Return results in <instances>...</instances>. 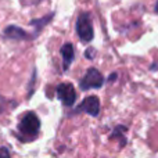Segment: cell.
<instances>
[{"mask_svg":"<svg viewBox=\"0 0 158 158\" xmlns=\"http://www.w3.org/2000/svg\"><path fill=\"white\" fill-rule=\"evenodd\" d=\"M39 132H40V119L38 115L32 111L22 114L15 132V136L19 139V142H32L38 137Z\"/></svg>","mask_w":158,"mask_h":158,"instance_id":"obj_1","label":"cell"},{"mask_svg":"<svg viewBox=\"0 0 158 158\" xmlns=\"http://www.w3.org/2000/svg\"><path fill=\"white\" fill-rule=\"evenodd\" d=\"M77 33L83 43H89L94 38V31H93L92 15L86 11L81 13L77 19Z\"/></svg>","mask_w":158,"mask_h":158,"instance_id":"obj_2","label":"cell"},{"mask_svg":"<svg viewBox=\"0 0 158 158\" xmlns=\"http://www.w3.org/2000/svg\"><path fill=\"white\" fill-rule=\"evenodd\" d=\"M104 85V77L97 68H89L83 78L79 82V87L82 90H90V89H100Z\"/></svg>","mask_w":158,"mask_h":158,"instance_id":"obj_3","label":"cell"},{"mask_svg":"<svg viewBox=\"0 0 158 158\" xmlns=\"http://www.w3.org/2000/svg\"><path fill=\"white\" fill-rule=\"evenodd\" d=\"M57 93V97L61 103L65 107H72L77 101V92H75V87L72 86V83L69 82H63L57 86L56 89Z\"/></svg>","mask_w":158,"mask_h":158,"instance_id":"obj_4","label":"cell"},{"mask_svg":"<svg viewBox=\"0 0 158 158\" xmlns=\"http://www.w3.org/2000/svg\"><path fill=\"white\" fill-rule=\"evenodd\" d=\"M79 112H86L92 117H97L98 112H100V100H98V97H96V96L86 97L75 108L74 114H79Z\"/></svg>","mask_w":158,"mask_h":158,"instance_id":"obj_5","label":"cell"},{"mask_svg":"<svg viewBox=\"0 0 158 158\" xmlns=\"http://www.w3.org/2000/svg\"><path fill=\"white\" fill-rule=\"evenodd\" d=\"M3 35H4V38L11 39V40H25V39L29 38V35L22 28L15 27V25L7 27L4 29V32H3Z\"/></svg>","mask_w":158,"mask_h":158,"instance_id":"obj_6","label":"cell"},{"mask_svg":"<svg viewBox=\"0 0 158 158\" xmlns=\"http://www.w3.org/2000/svg\"><path fill=\"white\" fill-rule=\"evenodd\" d=\"M61 56H63V68L64 71L71 67L72 61L75 58V52H74V44L72 43H64L63 47H61Z\"/></svg>","mask_w":158,"mask_h":158,"instance_id":"obj_7","label":"cell"},{"mask_svg":"<svg viewBox=\"0 0 158 158\" xmlns=\"http://www.w3.org/2000/svg\"><path fill=\"white\" fill-rule=\"evenodd\" d=\"M54 17V13H50L49 15H44V17H42V18H38V19H32V21L29 22L32 27H35L36 28V32H35V35H38L39 32H40L42 29H43L44 27H46L47 24H49L50 21H52V18Z\"/></svg>","mask_w":158,"mask_h":158,"instance_id":"obj_8","label":"cell"},{"mask_svg":"<svg viewBox=\"0 0 158 158\" xmlns=\"http://www.w3.org/2000/svg\"><path fill=\"white\" fill-rule=\"evenodd\" d=\"M126 132V128L125 126H117V128L112 131V133H111V139H119L121 140V147L122 146H125L126 144V139H125V136H123V133Z\"/></svg>","mask_w":158,"mask_h":158,"instance_id":"obj_9","label":"cell"},{"mask_svg":"<svg viewBox=\"0 0 158 158\" xmlns=\"http://www.w3.org/2000/svg\"><path fill=\"white\" fill-rule=\"evenodd\" d=\"M94 54H96V50L92 49V47H89V49L85 52V57L89 58V60H93V58H94Z\"/></svg>","mask_w":158,"mask_h":158,"instance_id":"obj_10","label":"cell"},{"mask_svg":"<svg viewBox=\"0 0 158 158\" xmlns=\"http://www.w3.org/2000/svg\"><path fill=\"white\" fill-rule=\"evenodd\" d=\"M10 151L7 147H0V158H10Z\"/></svg>","mask_w":158,"mask_h":158,"instance_id":"obj_11","label":"cell"},{"mask_svg":"<svg viewBox=\"0 0 158 158\" xmlns=\"http://www.w3.org/2000/svg\"><path fill=\"white\" fill-rule=\"evenodd\" d=\"M117 78H118L117 72H114V74H111V75H110V77H108V81H110V82H114Z\"/></svg>","mask_w":158,"mask_h":158,"instance_id":"obj_12","label":"cell"},{"mask_svg":"<svg viewBox=\"0 0 158 158\" xmlns=\"http://www.w3.org/2000/svg\"><path fill=\"white\" fill-rule=\"evenodd\" d=\"M154 10H156V13L158 14V0H157V3H156V7H154Z\"/></svg>","mask_w":158,"mask_h":158,"instance_id":"obj_13","label":"cell"}]
</instances>
